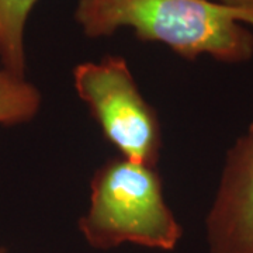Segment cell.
Segmentation results:
<instances>
[{
    "mask_svg": "<svg viewBox=\"0 0 253 253\" xmlns=\"http://www.w3.org/2000/svg\"><path fill=\"white\" fill-rule=\"evenodd\" d=\"M215 1H219V3L231 6V7L244 10L246 13H249L253 18V0H215Z\"/></svg>",
    "mask_w": 253,
    "mask_h": 253,
    "instance_id": "obj_7",
    "label": "cell"
},
{
    "mask_svg": "<svg viewBox=\"0 0 253 253\" xmlns=\"http://www.w3.org/2000/svg\"><path fill=\"white\" fill-rule=\"evenodd\" d=\"M206 241L208 253H253V123L226 152Z\"/></svg>",
    "mask_w": 253,
    "mask_h": 253,
    "instance_id": "obj_4",
    "label": "cell"
},
{
    "mask_svg": "<svg viewBox=\"0 0 253 253\" xmlns=\"http://www.w3.org/2000/svg\"><path fill=\"white\" fill-rule=\"evenodd\" d=\"M73 86L120 156L155 166L162 151V126L123 56L107 55L73 69Z\"/></svg>",
    "mask_w": 253,
    "mask_h": 253,
    "instance_id": "obj_3",
    "label": "cell"
},
{
    "mask_svg": "<svg viewBox=\"0 0 253 253\" xmlns=\"http://www.w3.org/2000/svg\"><path fill=\"white\" fill-rule=\"evenodd\" d=\"M41 104V91L26 76H17L0 68V126L30 123L40 113Z\"/></svg>",
    "mask_w": 253,
    "mask_h": 253,
    "instance_id": "obj_6",
    "label": "cell"
},
{
    "mask_svg": "<svg viewBox=\"0 0 253 253\" xmlns=\"http://www.w3.org/2000/svg\"><path fill=\"white\" fill-rule=\"evenodd\" d=\"M86 244L111 251L124 244L172 252L183 226L168 206L155 166L113 158L90 180V204L78 222Z\"/></svg>",
    "mask_w": 253,
    "mask_h": 253,
    "instance_id": "obj_2",
    "label": "cell"
},
{
    "mask_svg": "<svg viewBox=\"0 0 253 253\" xmlns=\"http://www.w3.org/2000/svg\"><path fill=\"white\" fill-rule=\"evenodd\" d=\"M75 20L89 38L129 27L142 41L161 42L184 59L208 55L224 63L253 58L249 13L215 0H79Z\"/></svg>",
    "mask_w": 253,
    "mask_h": 253,
    "instance_id": "obj_1",
    "label": "cell"
},
{
    "mask_svg": "<svg viewBox=\"0 0 253 253\" xmlns=\"http://www.w3.org/2000/svg\"><path fill=\"white\" fill-rule=\"evenodd\" d=\"M0 253H9V252H7V249H6V248H0Z\"/></svg>",
    "mask_w": 253,
    "mask_h": 253,
    "instance_id": "obj_8",
    "label": "cell"
},
{
    "mask_svg": "<svg viewBox=\"0 0 253 253\" xmlns=\"http://www.w3.org/2000/svg\"><path fill=\"white\" fill-rule=\"evenodd\" d=\"M37 0H0V62L1 68L26 76L24 34Z\"/></svg>",
    "mask_w": 253,
    "mask_h": 253,
    "instance_id": "obj_5",
    "label": "cell"
}]
</instances>
